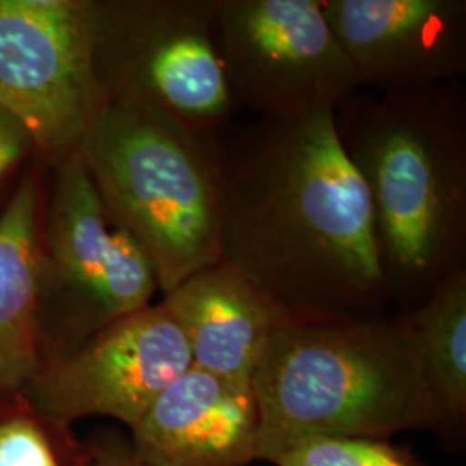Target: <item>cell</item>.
<instances>
[{"mask_svg":"<svg viewBox=\"0 0 466 466\" xmlns=\"http://www.w3.org/2000/svg\"><path fill=\"white\" fill-rule=\"evenodd\" d=\"M223 261L292 317L371 315L390 300L367 190L333 111L228 125L217 134Z\"/></svg>","mask_w":466,"mask_h":466,"instance_id":"6da1fadb","label":"cell"},{"mask_svg":"<svg viewBox=\"0 0 466 466\" xmlns=\"http://www.w3.org/2000/svg\"><path fill=\"white\" fill-rule=\"evenodd\" d=\"M333 125L367 190L390 300L420 304L465 267V86L358 88L333 109Z\"/></svg>","mask_w":466,"mask_h":466,"instance_id":"7a4b0ae2","label":"cell"},{"mask_svg":"<svg viewBox=\"0 0 466 466\" xmlns=\"http://www.w3.org/2000/svg\"><path fill=\"white\" fill-rule=\"evenodd\" d=\"M250 385L259 411L256 461L315 437L389 439L439 427L402 318L292 317Z\"/></svg>","mask_w":466,"mask_h":466,"instance_id":"3957f363","label":"cell"},{"mask_svg":"<svg viewBox=\"0 0 466 466\" xmlns=\"http://www.w3.org/2000/svg\"><path fill=\"white\" fill-rule=\"evenodd\" d=\"M76 152L109 215L147 254L163 294L223 261L217 134L104 100Z\"/></svg>","mask_w":466,"mask_h":466,"instance_id":"277c9868","label":"cell"},{"mask_svg":"<svg viewBox=\"0 0 466 466\" xmlns=\"http://www.w3.org/2000/svg\"><path fill=\"white\" fill-rule=\"evenodd\" d=\"M42 363L152 304L147 254L109 215L78 152L56 167L40 242Z\"/></svg>","mask_w":466,"mask_h":466,"instance_id":"5b68a950","label":"cell"},{"mask_svg":"<svg viewBox=\"0 0 466 466\" xmlns=\"http://www.w3.org/2000/svg\"><path fill=\"white\" fill-rule=\"evenodd\" d=\"M104 100L150 107L218 134L238 115L218 42V0L94 2Z\"/></svg>","mask_w":466,"mask_h":466,"instance_id":"8992f818","label":"cell"},{"mask_svg":"<svg viewBox=\"0 0 466 466\" xmlns=\"http://www.w3.org/2000/svg\"><path fill=\"white\" fill-rule=\"evenodd\" d=\"M94 23L90 0H0V100L54 167L78 150L104 104Z\"/></svg>","mask_w":466,"mask_h":466,"instance_id":"52a82bcc","label":"cell"},{"mask_svg":"<svg viewBox=\"0 0 466 466\" xmlns=\"http://www.w3.org/2000/svg\"><path fill=\"white\" fill-rule=\"evenodd\" d=\"M323 0H218V42L238 109L282 119L333 111L360 88Z\"/></svg>","mask_w":466,"mask_h":466,"instance_id":"ba28073f","label":"cell"},{"mask_svg":"<svg viewBox=\"0 0 466 466\" xmlns=\"http://www.w3.org/2000/svg\"><path fill=\"white\" fill-rule=\"evenodd\" d=\"M190 367L184 333L157 302L44 361L23 392L40 413L66 427L111 418L130 431Z\"/></svg>","mask_w":466,"mask_h":466,"instance_id":"9c48e42d","label":"cell"},{"mask_svg":"<svg viewBox=\"0 0 466 466\" xmlns=\"http://www.w3.org/2000/svg\"><path fill=\"white\" fill-rule=\"evenodd\" d=\"M360 88L394 92L466 73L465 0H323Z\"/></svg>","mask_w":466,"mask_h":466,"instance_id":"30bf717a","label":"cell"},{"mask_svg":"<svg viewBox=\"0 0 466 466\" xmlns=\"http://www.w3.org/2000/svg\"><path fill=\"white\" fill-rule=\"evenodd\" d=\"M259 411L249 380L190 367L130 429L152 466H248L256 461Z\"/></svg>","mask_w":466,"mask_h":466,"instance_id":"8fae6325","label":"cell"},{"mask_svg":"<svg viewBox=\"0 0 466 466\" xmlns=\"http://www.w3.org/2000/svg\"><path fill=\"white\" fill-rule=\"evenodd\" d=\"M161 304L184 333L192 367L249 382L269 340L292 318L228 261L190 275Z\"/></svg>","mask_w":466,"mask_h":466,"instance_id":"7c38bea8","label":"cell"},{"mask_svg":"<svg viewBox=\"0 0 466 466\" xmlns=\"http://www.w3.org/2000/svg\"><path fill=\"white\" fill-rule=\"evenodd\" d=\"M38 192L26 175L0 213V394L23 390L42 367Z\"/></svg>","mask_w":466,"mask_h":466,"instance_id":"4fadbf2b","label":"cell"},{"mask_svg":"<svg viewBox=\"0 0 466 466\" xmlns=\"http://www.w3.org/2000/svg\"><path fill=\"white\" fill-rule=\"evenodd\" d=\"M423 371L439 427L466 418V265L456 268L410 313L400 315Z\"/></svg>","mask_w":466,"mask_h":466,"instance_id":"5bb4252c","label":"cell"},{"mask_svg":"<svg viewBox=\"0 0 466 466\" xmlns=\"http://www.w3.org/2000/svg\"><path fill=\"white\" fill-rule=\"evenodd\" d=\"M73 427L40 413L23 390L0 394V466H84Z\"/></svg>","mask_w":466,"mask_h":466,"instance_id":"9a60e30c","label":"cell"},{"mask_svg":"<svg viewBox=\"0 0 466 466\" xmlns=\"http://www.w3.org/2000/svg\"><path fill=\"white\" fill-rule=\"evenodd\" d=\"M275 466H423L389 439L315 437L283 451Z\"/></svg>","mask_w":466,"mask_h":466,"instance_id":"2e32d148","label":"cell"},{"mask_svg":"<svg viewBox=\"0 0 466 466\" xmlns=\"http://www.w3.org/2000/svg\"><path fill=\"white\" fill-rule=\"evenodd\" d=\"M32 150L34 144L30 135L0 100V187Z\"/></svg>","mask_w":466,"mask_h":466,"instance_id":"e0dca14e","label":"cell"},{"mask_svg":"<svg viewBox=\"0 0 466 466\" xmlns=\"http://www.w3.org/2000/svg\"><path fill=\"white\" fill-rule=\"evenodd\" d=\"M86 444L84 466H152L137 456L130 439L116 432L104 433Z\"/></svg>","mask_w":466,"mask_h":466,"instance_id":"ac0fdd59","label":"cell"}]
</instances>
